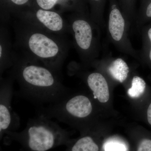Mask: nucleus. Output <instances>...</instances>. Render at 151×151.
<instances>
[{
	"instance_id": "obj_19",
	"label": "nucleus",
	"mask_w": 151,
	"mask_h": 151,
	"mask_svg": "<svg viewBox=\"0 0 151 151\" xmlns=\"http://www.w3.org/2000/svg\"><path fill=\"white\" fill-rule=\"evenodd\" d=\"M94 1H95L98 2V1H100V0H94Z\"/></svg>"
},
{
	"instance_id": "obj_7",
	"label": "nucleus",
	"mask_w": 151,
	"mask_h": 151,
	"mask_svg": "<svg viewBox=\"0 0 151 151\" xmlns=\"http://www.w3.org/2000/svg\"><path fill=\"white\" fill-rule=\"evenodd\" d=\"M35 16L38 22L30 23L46 31L52 33L60 34L65 29V22L57 13L40 9L37 12Z\"/></svg>"
},
{
	"instance_id": "obj_15",
	"label": "nucleus",
	"mask_w": 151,
	"mask_h": 151,
	"mask_svg": "<svg viewBox=\"0 0 151 151\" xmlns=\"http://www.w3.org/2000/svg\"><path fill=\"white\" fill-rule=\"evenodd\" d=\"M146 29L147 30L146 32H145V31L143 30V29L142 30L146 33L145 37L150 42V48H149L148 53L147 54L149 60L151 63V27H150L148 29Z\"/></svg>"
},
{
	"instance_id": "obj_16",
	"label": "nucleus",
	"mask_w": 151,
	"mask_h": 151,
	"mask_svg": "<svg viewBox=\"0 0 151 151\" xmlns=\"http://www.w3.org/2000/svg\"><path fill=\"white\" fill-rule=\"evenodd\" d=\"M147 119L149 124L151 126V102L149 104L147 109Z\"/></svg>"
},
{
	"instance_id": "obj_12",
	"label": "nucleus",
	"mask_w": 151,
	"mask_h": 151,
	"mask_svg": "<svg viewBox=\"0 0 151 151\" xmlns=\"http://www.w3.org/2000/svg\"><path fill=\"white\" fill-rule=\"evenodd\" d=\"M58 0H36L38 5L44 10L50 9L56 4Z\"/></svg>"
},
{
	"instance_id": "obj_17",
	"label": "nucleus",
	"mask_w": 151,
	"mask_h": 151,
	"mask_svg": "<svg viewBox=\"0 0 151 151\" xmlns=\"http://www.w3.org/2000/svg\"><path fill=\"white\" fill-rule=\"evenodd\" d=\"M145 15L147 18H151V2L147 7Z\"/></svg>"
},
{
	"instance_id": "obj_1",
	"label": "nucleus",
	"mask_w": 151,
	"mask_h": 151,
	"mask_svg": "<svg viewBox=\"0 0 151 151\" xmlns=\"http://www.w3.org/2000/svg\"><path fill=\"white\" fill-rule=\"evenodd\" d=\"M12 67L11 76L18 82L20 95L35 104H54L70 95L58 73L37 61L14 58Z\"/></svg>"
},
{
	"instance_id": "obj_5",
	"label": "nucleus",
	"mask_w": 151,
	"mask_h": 151,
	"mask_svg": "<svg viewBox=\"0 0 151 151\" xmlns=\"http://www.w3.org/2000/svg\"><path fill=\"white\" fill-rule=\"evenodd\" d=\"M111 8L106 26L109 40L119 51L136 59H140L139 52L133 47L128 37L131 25L116 4H113Z\"/></svg>"
},
{
	"instance_id": "obj_6",
	"label": "nucleus",
	"mask_w": 151,
	"mask_h": 151,
	"mask_svg": "<svg viewBox=\"0 0 151 151\" xmlns=\"http://www.w3.org/2000/svg\"><path fill=\"white\" fill-rule=\"evenodd\" d=\"M14 79L1 78L0 86V139L8 132H16L20 126L19 116L12 108Z\"/></svg>"
},
{
	"instance_id": "obj_2",
	"label": "nucleus",
	"mask_w": 151,
	"mask_h": 151,
	"mask_svg": "<svg viewBox=\"0 0 151 151\" xmlns=\"http://www.w3.org/2000/svg\"><path fill=\"white\" fill-rule=\"evenodd\" d=\"M4 137L5 143L17 142L26 151H47L72 143L69 132L41 115L30 119L21 132H8Z\"/></svg>"
},
{
	"instance_id": "obj_14",
	"label": "nucleus",
	"mask_w": 151,
	"mask_h": 151,
	"mask_svg": "<svg viewBox=\"0 0 151 151\" xmlns=\"http://www.w3.org/2000/svg\"><path fill=\"white\" fill-rule=\"evenodd\" d=\"M137 151H151V139H143L140 143Z\"/></svg>"
},
{
	"instance_id": "obj_18",
	"label": "nucleus",
	"mask_w": 151,
	"mask_h": 151,
	"mask_svg": "<svg viewBox=\"0 0 151 151\" xmlns=\"http://www.w3.org/2000/svg\"><path fill=\"white\" fill-rule=\"evenodd\" d=\"M12 1L17 5H22L28 1L29 0H11Z\"/></svg>"
},
{
	"instance_id": "obj_9",
	"label": "nucleus",
	"mask_w": 151,
	"mask_h": 151,
	"mask_svg": "<svg viewBox=\"0 0 151 151\" xmlns=\"http://www.w3.org/2000/svg\"><path fill=\"white\" fill-rule=\"evenodd\" d=\"M108 70L110 75L120 83H123L127 79L130 70L127 63L120 58L111 61Z\"/></svg>"
},
{
	"instance_id": "obj_13",
	"label": "nucleus",
	"mask_w": 151,
	"mask_h": 151,
	"mask_svg": "<svg viewBox=\"0 0 151 151\" xmlns=\"http://www.w3.org/2000/svg\"><path fill=\"white\" fill-rule=\"evenodd\" d=\"M105 151H126V147L122 144L117 143H108L105 147Z\"/></svg>"
},
{
	"instance_id": "obj_3",
	"label": "nucleus",
	"mask_w": 151,
	"mask_h": 151,
	"mask_svg": "<svg viewBox=\"0 0 151 151\" xmlns=\"http://www.w3.org/2000/svg\"><path fill=\"white\" fill-rule=\"evenodd\" d=\"M18 32L20 43L26 49L30 59L59 73L65 58L66 46L58 37L29 22H24Z\"/></svg>"
},
{
	"instance_id": "obj_8",
	"label": "nucleus",
	"mask_w": 151,
	"mask_h": 151,
	"mask_svg": "<svg viewBox=\"0 0 151 151\" xmlns=\"http://www.w3.org/2000/svg\"><path fill=\"white\" fill-rule=\"evenodd\" d=\"M86 82L93 92L94 99H97L101 103L108 102L110 97L109 87L106 79L102 74L98 72L90 73L86 78Z\"/></svg>"
},
{
	"instance_id": "obj_10",
	"label": "nucleus",
	"mask_w": 151,
	"mask_h": 151,
	"mask_svg": "<svg viewBox=\"0 0 151 151\" xmlns=\"http://www.w3.org/2000/svg\"><path fill=\"white\" fill-rule=\"evenodd\" d=\"M99 147L92 137H82L74 144H71L64 151H99Z\"/></svg>"
},
{
	"instance_id": "obj_11",
	"label": "nucleus",
	"mask_w": 151,
	"mask_h": 151,
	"mask_svg": "<svg viewBox=\"0 0 151 151\" xmlns=\"http://www.w3.org/2000/svg\"><path fill=\"white\" fill-rule=\"evenodd\" d=\"M147 87V83L144 79L136 76L132 78V87L128 90V94L132 98H139L145 94Z\"/></svg>"
},
{
	"instance_id": "obj_4",
	"label": "nucleus",
	"mask_w": 151,
	"mask_h": 151,
	"mask_svg": "<svg viewBox=\"0 0 151 151\" xmlns=\"http://www.w3.org/2000/svg\"><path fill=\"white\" fill-rule=\"evenodd\" d=\"M75 44L80 57L90 61L99 55V37L95 31H101L92 21L83 18L76 19L70 23Z\"/></svg>"
}]
</instances>
